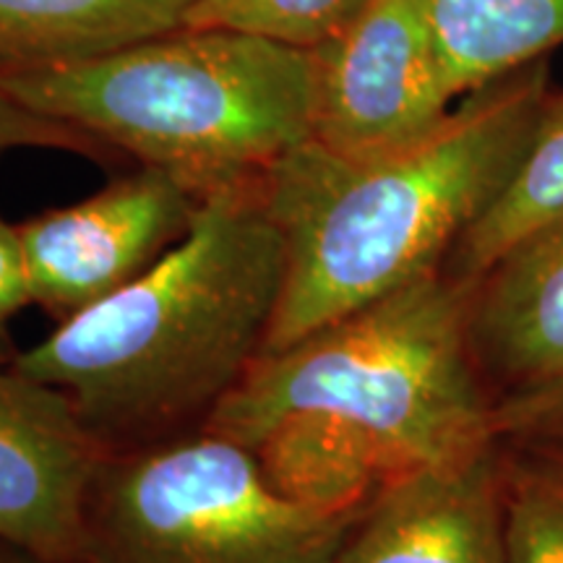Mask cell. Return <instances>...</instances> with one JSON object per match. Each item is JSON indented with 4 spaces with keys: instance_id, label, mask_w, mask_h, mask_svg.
I'll use <instances>...</instances> for the list:
<instances>
[{
    "instance_id": "3",
    "label": "cell",
    "mask_w": 563,
    "mask_h": 563,
    "mask_svg": "<svg viewBox=\"0 0 563 563\" xmlns=\"http://www.w3.org/2000/svg\"><path fill=\"white\" fill-rule=\"evenodd\" d=\"M548 91V63L470 91L426 139L376 157L316 141L262 175L285 249V285L264 352L287 347L441 269L517 165Z\"/></svg>"
},
{
    "instance_id": "12",
    "label": "cell",
    "mask_w": 563,
    "mask_h": 563,
    "mask_svg": "<svg viewBox=\"0 0 563 563\" xmlns=\"http://www.w3.org/2000/svg\"><path fill=\"white\" fill-rule=\"evenodd\" d=\"M454 100L563 45V0H422Z\"/></svg>"
},
{
    "instance_id": "14",
    "label": "cell",
    "mask_w": 563,
    "mask_h": 563,
    "mask_svg": "<svg viewBox=\"0 0 563 563\" xmlns=\"http://www.w3.org/2000/svg\"><path fill=\"white\" fill-rule=\"evenodd\" d=\"M501 483L509 563H563V441H501Z\"/></svg>"
},
{
    "instance_id": "11",
    "label": "cell",
    "mask_w": 563,
    "mask_h": 563,
    "mask_svg": "<svg viewBox=\"0 0 563 563\" xmlns=\"http://www.w3.org/2000/svg\"><path fill=\"white\" fill-rule=\"evenodd\" d=\"M188 0H0V74L63 66L180 24Z\"/></svg>"
},
{
    "instance_id": "15",
    "label": "cell",
    "mask_w": 563,
    "mask_h": 563,
    "mask_svg": "<svg viewBox=\"0 0 563 563\" xmlns=\"http://www.w3.org/2000/svg\"><path fill=\"white\" fill-rule=\"evenodd\" d=\"M373 0H188L180 24L319 51L347 32Z\"/></svg>"
},
{
    "instance_id": "2",
    "label": "cell",
    "mask_w": 563,
    "mask_h": 563,
    "mask_svg": "<svg viewBox=\"0 0 563 563\" xmlns=\"http://www.w3.org/2000/svg\"><path fill=\"white\" fill-rule=\"evenodd\" d=\"M282 285L262 178L238 183L203 196L152 269L13 361L66 394L104 452L196 431L264 355Z\"/></svg>"
},
{
    "instance_id": "13",
    "label": "cell",
    "mask_w": 563,
    "mask_h": 563,
    "mask_svg": "<svg viewBox=\"0 0 563 563\" xmlns=\"http://www.w3.org/2000/svg\"><path fill=\"white\" fill-rule=\"evenodd\" d=\"M559 220H563V91H548L501 191L456 241L441 269L475 285L511 245Z\"/></svg>"
},
{
    "instance_id": "17",
    "label": "cell",
    "mask_w": 563,
    "mask_h": 563,
    "mask_svg": "<svg viewBox=\"0 0 563 563\" xmlns=\"http://www.w3.org/2000/svg\"><path fill=\"white\" fill-rule=\"evenodd\" d=\"M493 435L501 441H563V382L498 397Z\"/></svg>"
},
{
    "instance_id": "7",
    "label": "cell",
    "mask_w": 563,
    "mask_h": 563,
    "mask_svg": "<svg viewBox=\"0 0 563 563\" xmlns=\"http://www.w3.org/2000/svg\"><path fill=\"white\" fill-rule=\"evenodd\" d=\"M201 199L178 175L141 165L21 222L32 302L60 323L108 300L186 238Z\"/></svg>"
},
{
    "instance_id": "6",
    "label": "cell",
    "mask_w": 563,
    "mask_h": 563,
    "mask_svg": "<svg viewBox=\"0 0 563 563\" xmlns=\"http://www.w3.org/2000/svg\"><path fill=\"white\" fill-rule=\"evenodd\" d=\"M313 55V141L340 157L402 150L452 115L454 97L422 0H373Z\"/></svg>"
},
{
    "instance_id": "4",
    "label": "cell",
    "mask_w": 563,
    "mask_h": 563,
    "mask_svg": "<svg viewBox=\"0 0 563 563\" xmlns=\"http://www.w3.org/2000/svg\"><path fill=\"white\" fill-rule=\"evenodd\" d=\"M0 89L201 196L262 178L316 131V55L224 30L178 24L95 58L0 74Z\"/></svg>"
},
{
    "instance_id": "9",
    "label": "cell",
    "mask_w": 563,
    "mask_h": 563,
    "mask_svg": "<svg viewBox=\"0 0 563 563\" xmlns=\"http://www.w3.org/2000/svg\"><path fill=\"white\" fill-rule=\"evenodd\" d=\"M334 563H509L501 441L493 435L391 481Z\"/></svg>"
},
{
    "instance_id": "16",
    "label": "cell",
    "mask_w": 563,
    "mask_h": 563,
    "mask_svg": "<svg viewBox=\"0 0 563 563\" xmlns=\"http://www.w3.org/2000/svg\"><path fill=\"white\" fill-rule=\"evenodd\" d=\"M16 150H60L91 159H104L110 152L87 133L24 108L0 89V157Z\"/></svg>"
},
{
    "instance_id": "5",
    "label": "cell",
    "mask_w": 563,
    "mask_h": 563,
    "mask_svg": "<svg viewBox=\"0 0 563 563\" xmlns=\"http://www.w3.org/2000/svg\"><path fill=\"white\" fill-rule=\"evenodd\" d=\"M361 517L292 501L203 426L104 452L76 563H334Z\"/></svg>"
},
{
    "instance_id": "8",
    "label": "cell",
    "mask_w": 563,
    "mask_h": 563,
    "mask_svg": "<svg viewBox=\"0 0 563 563\" xmlns=\"http://www.w3.org/2000/svg\"><path fill=\"white\" fill-rule=\"evenodd\" d=\"M0 332V540L76 563L104 449L53 386L19 368Z\"/></svg>"
},
{
    "instance_id": "10",
    "label": "cell",
    "mask_w": 563,
    "mask_h": 563,
    "mask_svg": "<svg viewBox=\"0 0 563 563\" xmlns=\"http://www.w3.org/2000/svg\"><path fill=\"white\" fill-rule=\"evenodd\" d=\"M470 342L493 402L563 382V220L511 245L475 282Z\"/></svg>"
},
{
    "instance_id": "18",
    "label": "cell",
    "mask_w": 563,
    "mask_h": 563,
    "mask_svg": "<svg viewBox=\"0 0 563 563\" xmlns=\"http://www.w3.org/2000/svg\"><path fill=\"white\" fill-rule=\"evenodd\" d=\"M26 306H32V285L24 241L19 224L0 217V332Z\"/></svg>"
},
{
    "instance_id": "19",
    "label": "cell",
    "mask_w": 563,
    "mask_h": 563,
    "mask_svg": "<svg viewBox=\"0 0 563 563\" xmlns=\"http://www.w3.org/2000/svg\"><path fill=\"white\" fill-rule=\"evenodd\" d=\"M0 563H60V561L42 559V555H37V553L24 551V548L0 540Z\"/></svg>"
},
{
    "instance_id": "1",
    "label": "cell",
    "mask_w": 563,
    "mask_h": 563,
    "mask_svg": "<svg viewBox=\"0 0 563 563\" xmlns=\"http://www.w3.org/2000/svg\"><path fill=\"white\" fill-rule=\"evenodd\" d=\"M470 298L473 282L435 269L264 352L207 428L292 501L361 514L397 477L493 439Z\"/></svg>"
}]
</instances>
